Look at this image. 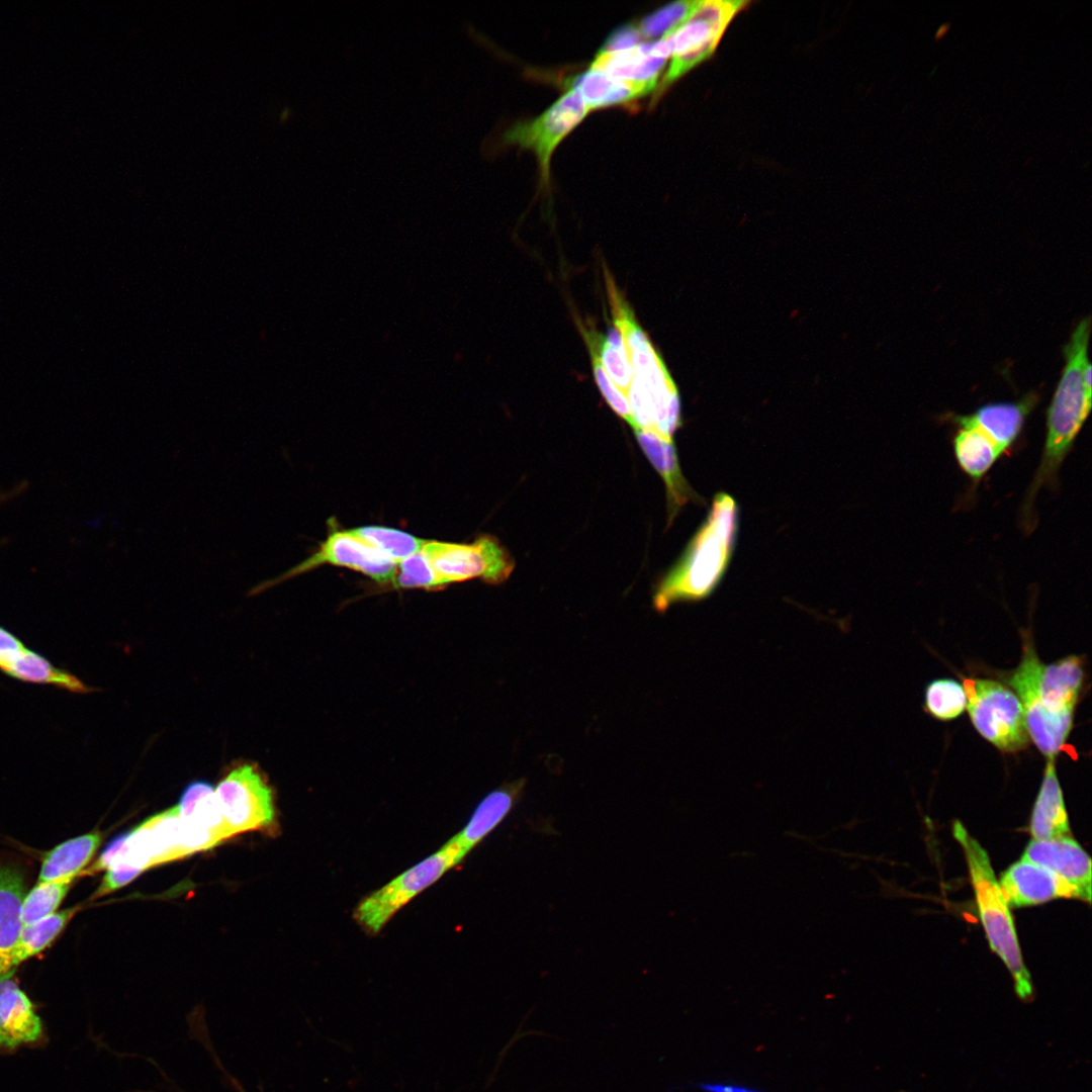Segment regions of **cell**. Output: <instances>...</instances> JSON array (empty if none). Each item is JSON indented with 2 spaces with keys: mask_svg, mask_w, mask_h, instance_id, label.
I'll return each instance as SVG.
<instances>
[{
  "mask_svg": "<svg viewBox=\"0 0 1092 1092\" xmlns=\"http://www.w3.org/2000/svg\"><path fill=\"white\" fill-rule=\"evenodd\" d=\"M1018 665L1004 679L1019 699L1030 740L1046 758L1066 745L1085 682L1084 658L1068 655L1040 661L1029 631H1023Z\"/></svg>",
  "mask_w": 1092,
  "mask_h": 1092,
  "instance_id": "1",
  "label": "cell"
},
{
  "mask_svg": "<svg viewBox=\"0 0 1092 1092\" xmlns=\"http://www.w3.org/2000/svg\"><path fill=\"white\" fill-rule=\"evenodd\" d=\"M1090 318H1083L1064 348L1066 364L1046 414L1042 455L1021 506L1025 532L1034 528V500L1040 488L1057 485L1060 468L1092 405V365L1088 358Z\"/></svg>",
  "mask_w": 1092,
  "mask_h": 1092,
  "instance_id": "2",
  "label": "cell"
},
{
  "mask_svg": "<svg viewBox=\"0 0 1092 1092\" xmlns=\"http://www.w3.org/2000/svg\"><path fill=\"white\" fill-rule=\"evenodd\" d=\"M738 510L728 494H716L711 511L685 553L656 586L653 606L659 613L677 602L711 595L723 577L735 545Z\"/></svg>",
  "mask_w": 1092,
  "mask_h": 1092,
  "instance_id": "3",
  "label": "cell"
},
{
  "mask_svg": "<svg viewBox=\"0 0 1092 1092\" xmlns=\"http://www.w3.org/2000/svg\"><path fill=\"white\" fill-rule=\"evenodd\" d=\"M952 835L965 854L979 916L991 949L997 953L1014 980L1021 999L1032 995L1031 978L1026 969L1009 907L1003 897L990 857L980 842L956 820Z\"/></svg>",
  "mask_w": 1092,
  "mask_h": 1092,
  "instance_id": "4",
  "label": "cell"
},
{
  "mask_svg": "<svg viewBox=\"0 0 1092 1092\" xmlns=\"http://www.w3.org/2000/svg\"><path fill=\"white\" fill-rule=\"evenodd\" d=\"M606 286L614 318L633 370V379L643 388L654 414L659 432L668 433L679 426V399L676 387L662 359L637 323L622 292L604 269Z\"/></svg>",
  "mask_w": 1092,
  "mask_h": 1092,
  "instance_id": "5",
  "label": "cell"
},
{
  "mask_svg": "<svg viewBox=\"0 0 1092 1092\" xmlns=\"http://www.w3.org/2000/svg\"><path fill=\"white\" fill-rule=\"evenodd\" d=\"M963 678L966 710L977 732L1002 752L1014 753L1025 749L1030 738L1016 694L1007 685L995 679Z\"/></svg>",
  "mask_w": 1092,
  "mask_h": 1092,
  "instance_id": "6",
  "label": "cell"
},
{
  "mask_svg": "<svg viewBox=\"0 0 1092 1092\" xmlns=\"http://www.w3.org/2000/svg\"><path fill=\"white\" fill-rule=\"evenodd\" d=\"M466 855L450 839L438 851L363 898L354 910V919L370 934H376L391 917Z\"/></svg>",
  "mask_w": 1092,
  "mask_h": 1092,
  "instance_id": "7",
  "label": "cell"
},
{
  "mask_svg": "<svg viewBox=\"0 0 1092 1092\" xmlns=\"http://www.w3.org/2000/svg\"><path fill=\"white\" fill-rule=\"evenodd\" d=\"M421 552L444 587L473 578L498 584L506 581L515 568V560L509 551L489 535H481L472 543L426 540Z\"/></svg>",
  "mask_w": 1092,
  "mask_h": 1092,
  "instance_id": "8",
  "label": "cell"
},
{
  "mask_svg": "<svg viewBox=\"0 0 1092 1092\" xmlns=\"http://www.w3.org/2000/svg\"><path fill=\"white\" fill-rule=\"evenodd\" d=\"M215 793L233 836L248 831L275 830L274 792L255 763L242 762L230 768Z\"/></svg>",
  "mask_w": 1092,
  "mask_h": 1092,
  "instance_id": "9",
  "label": "cell"
},
{
  "mask_svg": "<svg viewBox=\"0 0 1092 1092\" xmlns=\"http://www.w3.org/2000/svg\"><path fill=\"white\" fill-rule=\"evenodd\" d=\"M745 5L743 1H697L691 16L663 35L670 47V65L660 92L716 49L731 19Z\"/></svg>",
  "mask_w": 1092,
  "mask_h": 1092,
  "instance_id": "10",
  "label": "cell"
},
{
  "mask_svg": "<svg viewBox=\"0 0 1092 1092\" xmlns=\"http://www.w3.org/2000/svg\"><path fill=\"white\" fill-rule=\"evenodd\" d=\"M588 111L579 95L570 89L536 118L509 127L502 141L505 145L532 150L539 163L542 184L548 186L553 152Z\"/></svg>",
  "mask_w": 1092,
  "mask_h": 1092,
  "instance_id": "11",
  "label": "cell"
},
{
  "mask_svg": "<svg viewBox=\"0 0 1092 1092\" xmlns=\"http://www.w3.org/2000/svg\"><path fill=\"white\" fill-rule=\"evenodd\" d=\"M323 564L347 567L382 583H392L397 571L396 562L355 537L349 530L335 531L312 555L279 576L258 583L250 595H257Z\"/></svg>",
  "mask_w": 1092,
  "mask_h": 1092,
  "instance_id": "12",
  "label": "cell"
},
{
  "mask_svg": "<svg viewBox=\"0 0 1092 1092\" xmlns=\"http://www.w3.org/2000/svg\"><path fill=\"white\" fill-rule=\"evenodd\" d=\"M191 853L209 849L232 837L223 819L215 789L195 781L183 791L176 806Z\"/></svg>",
  "mask_w": 1092,
  "mask_h": 1092,
  "instance_id": "13",
  "label": "cell"
},
{
  "mask_svg": "<svg viewBox=\"0 0 1092 1092\" xmlns=\"http://www.w3.org/2000/svg\"><path fill=\"white\" fill-rule=\"evenodd\" d=\"M999 885L1008 907H1025L1061 898L1080 899L1078 891L1049 869L1022 858L1012 863Z\"/></svg>",
  "mask_w": 1092,
  "mask_h": 1092,
  "instance_id": "14",
  "label": "cell"
},
{
  "mask_svg": "<svg viewBox=\"0 0 1092 1092\" xmlns=\"http://www.w3.org/2000/svg\"><path fill=\"white\" fill-rule=\"evenodd\" d=\"M1022 858L1040 864L1075 888L1081 900L1091 901V858L1069 835L1046 840L1032 839Z\"/></svg>",
  "mask_w": 1092,
  "mask_h": 1092,
  "instance_id": "15",
  "label": "cell"
},
{
  "mask_svg": "<svg viewBox=\"0 0 1092 1092\" xmlns=\"http://www.w3.org/2000/svg\"><path fill=\"white\" fill-rule=\"evenodd\" d=\"M25 874L20 866L0 860V981L11 978L18 968L15 952L23 927L22 902L26 894Z\"/></svg>",
  "mask_w": 1092,
  "mask_h": 1092,
  "instance_id": "16",
  "label": "cell"
},
{
  "mask_svg": "<svg viewBox=\"0 0 1092 1092\" xmlns=\"http://www.w3.org/2000/svg\"><path fill=\"white\" fill-rule=\"evenodd\" d=\"M669 56V43L662 36L656 41L638 43L626 50H601L589 69L621 80L647 83L655 87Z\"/></svg>",
  "mask_w": 1092,
  "mask_h": 1092,
  "instance_id": "17",
  "label": "cell"
},
{
  "mask_svg": "<svg viewBox=\"0 0 1092 1092\" xmlns=\"http://www.w3.org/2000/svg\"><path fill=\"white\" fill-rule=\"evenodd\" d=\"M43 1034L40 1017L26 993L11 978L0 981V1050L37 1042Z\"/></svg>",
  "mask_w": 1092,
  "mask_h": 1092,
  "instance_id": "18",
  "label": "cell"
},
{
  "mask_svg": "<svg viewBox=\"0 0 1092 1092\" xmlns=\"http://www.w3.org/2000/svg\"><path fill=\"white\" fill-rule=\"evenodd\" d=\"M641 449L660 474L666 489L668 525L689 502L697 503L699 496L681 473L672 439L636 428L633 430Z\"/></svg>",
  "mask_w": 1092,
  "mask_h": 1092,
  "instance_id": "19",
  "label": "cell"
},
{
  "mask_svg": "<svg viewBox=\"0 0 1092 1092\" xmlns=\"http://www.w3.org/2000/svg\"><path fill=\"white\" fill-rule=\"evenodd\" d=\"M1036 396L1028 395L1016 402L989 403L971 415L957 416L958 426H973L981 430L1005 453L1017 440Z\"/></svg>",
  "mask_w": 1092,
  "mask_h": 1092,
  "instance_id": "20",
  "label": "cell"
},
{
  "mask_svg": "<svg viewBox=\"0 0 1092 1092\" xmlns=\"http://www.w3.org/2000/svg\"><path fill=\"white\" fill-rule=\"evenodd\" d=\"M525 783V779L507 783L481 800L467 824L451 838L465 855L508 816L520 799Z\"/></svg>",
  "mask_w": 1092,
  "mask_h": 1092,
  "instance_id": "21",
  "label": "cell"
},
{
  "mask_svg": "<svg viewBox=\"0 0 1092 1092\" xmlns=\"http://www.w3.org/2000/svg\"><path fill=\"white\" fill-rule=\"evenodd\" d=\"M1055 759L1046 758L1042 781L1030 816L1029 831L1036 840L1066 836L1071 832Z\"/></svg>",
  "mask_w": 1092,
  "mask_h": 1092,
  "instance_id": "22",
  "label": "cell"
},
{
  "mask_svg": "<svg viewBox=\"0 0 1092 1092\" xmlns=\"http://www.w3.org/2000/svg\"><path fill=\"white\" fill-rule=\"evenodd\" d=\"M101 841L99 832H90L58 844L43 856L37 881L73 882L87 869Z\"/></svg>",
  "mask_w": 1092,
  "mask_h": 1092,
  "instance_id": "23",
  "label": "cell"
},
{
  "mask_svg": "<svg viewBox=\"0 0 1092 1092\" xmlns=\"http://www.w3.org/2000/svg\"><path fill=\"white\" fill-rule=\"evenodd\" d=\"M570 89L579 95L588 110H593L629 102L649 93L654 87L589 69L571 81Z\"/></svg>",
  "mask_w": 1092,
  "mask_h": 1092,
  "instance_id": "24",
  "label": "cell"
},
{
  "mask_svg": "<svg viewBox=\"0 0 1092 1092\" xmlns=\"http://www.w3.org/2000/svg\"><path fill=\"white\" fill-rule=\"evenodd\" d=\"M954 456L961 469L978 482L1004 454L981 430L959 426L953 438Z\"/></svg>",
  "mask_w": 1092,
  "mask_h": 1092,
  "instance_id": "25",
  "label": "cell"
},
{
  "mask_svg": "<svg viewBox=\"0 0 1092 1092\" xmlns=\"http://www.w3.org/2000/svg\"><path fill=\"white\" fill-rule=\"evenodd\" d=\"M584 341L592 347L612 382L625 394L633 380V370L620 332L610 328L607 336L581 328Z\"/></svg>",
  "mask_w": 1092,
  "mask_h": 1092,
  "instance_id": "26",
  "label": "cell"
},
{
  "mask_svg": "<svg viewBox=\"0 0 1092 1092\" xmlns=\"http://www.w3.org/2000/svg\"><path fill=\"white\" fill-rule=\"evenodd\" d=\"M8 674L26 681L53 684L73 692H88L74 675L55 667L41 655L24 648L1 667Z\"/></svg>",
  "mask_w": 1092,
  "mask_h": 1092,
  "instance_id": "27",
  "label": "cell"
},
{
  "mask_svg": "<svg viewBox=\"0 0 1092 1092\" xmlns=\"http://www.w3.org/2000/svg\"><path fill=\"white\" fill-rule=\"evenodd\" d=\"M78 910L79 907H70L34 923L23 925L15 952L16 964L19 966L48 948Z\"/></svg>",
  "mask_w": 1092,
  "mask_h": 1092,
  "instance_id": "28",
  "label": "cell"
},
{
  "mask_svg": "<svg viewBox=\"0 0 1092 1092\" xmlns=\"http://www.w3.org/2000/svg\"><path fill=\"white\" fill-rule=\"evenodd\" d=\"M349 531L396 563L420 552L426 541L406 532L382 526H364Z\"/></svg>",
  "mask_w": 1092,
  "mask_h": 1092,
  "instance_id": "29",
  "label": "cell"
},
{
  "mask_svg": "<svg viewBox=\"0 0 1092 1092\" xmlns=\"http://www.w3.org/2000/svg\"><path fill=\"white\" fill-rule=\"evenodd\" d=\"M967 706L964 687L951 678L934 679L925 690V709L934 718L949 721L958 718Z\"/></svg>",
  "mask_w": 1092,
  "mask_h": 1092,
  "instance_id": "30",
  "label": "cell"
},
{
  "mask_svg": "<svg viewBox=\"0 0 1092 1092\" xmlns=\"http://www.w3.org/2000/svg\"><path fill=\"white\" fill-rule=\"evenodd\" d=\"M73 882H39L25 894L22 902L23 925L34 923L57 912Z\"/></svg>",
  "mask_w": 1092,
  "mask_h": 1092,
  "instance_id": "31",
  "label": "cell"
},
{
  "mask_svg": "<svg viewBox=\"0 0 1092 1092\" xmlns=\"http://www.w3.org/2000/svg\"><path fill=\"white\" fill-rule=\"evenodd\" d=\"M396 567V575L391 583L395 588L427 590L444 588L429 560L421 551L398 561Z\"/></svg>",
  "mask_w": 1092,
  "mask_h": 1092,
  "instance_id": "32",
  "label": "cell"
},
{
  "mask_svg": "<svg viewBox=\"0 0 1092 1092\" xmlns=\"http://www.w3.org/2000/svg\"><path fill=\"white\" fill-rule=\"evenodd\" d=\"M697 1H676L645 16L637 28L643 37H661L685 22L695 9Z\"/></svg>",
  "mask_w": 1092,
  "mask_h": 1092,
  "instance_id": "33",
  "label": "cell"
},
{
  "mask_svg": "<svg viewBox=\"0 0 1092 1092\" xmlns=\"http://www.w3.org/2000/svg\"><path fill=\"white\" fill-rule=\"evenodd\" d=\"M587 347L592 358L595 379L602 395L604 396L610 407L619 417L625 420L632 429H634L635 423L632 418L630 406L625 394L612 382L610 377L607 375L596 351L592 347Z\"/></svg>",
  "mask_w": 1092,
  "mask_h": 1092,
  "instance_id": "34",
  "label": "cell"
},
{
  "mask_svg": "<svg viewBox=\"0 0 1092 1092\" xmlns=\"http://www.w3.org/2000/svg\"><path fill=\"white\" fill-rule=\"evenodd\" d=\"M143 871L133 866L116 862L110 866L103 879L92 895V899L101 898L134 880Z\"/></svg>",
  "mask_w": 1092,
  "mask_h": 1092,
  "instance_id": "35",
  "label": "cell"
},
{
  "mask_svg": "<svg viewBox=\"0 0 1092 1092\" xmlns=\"http://www.w3.org/2000/svg\"><path fill=\"white\" fill-rule=\"evenodd\" d=\"M641 37L637 26L624 25L609 36L602 51L626 50L638 44Z\"/></svg>",
  "mask_w": 1092,
  "mask_h": 1092,
  "instance_id": "36",
  "label": "cell"
},
{
  "mask_svg": "<svg viewBox=\"0 0 1092 1092\" xmlns=\"http://www.w3.org/2000/svg\"><path fill=\"white\" fill-rule=\"evenodd\" d=\"M24 648L14 635L0 627V668Z\"/></svg>",
  "mask_w": 1092,
  "mask_h": 1092,
  "instance_id": "37",
  "label": "cell"
},
{
  "mask_svg": "<svg viewBox=\"0 0 1092 1092\" xmlns=\"http://www.w3.org/2000/svg\"><path fill=\"white\" fill-rule=\"evenodd\" d=\"M694 1086L703 1092H762L754 1088L727 1083L701 1082L695 1083Z\"/></svg>",
  "mask_w": 1092,
  "mask_h": 1092,
  "instance_id": "38",
  "label": "cell"
},
{
  "mask_svg": "<svg viewBox=\"0 0 1092 1092\" xmlns=\"http://www.w3.org/2000/svg\"><path fill=\"white\" fill-rule=\"evenodd\" d=\"M949 28H950V24H949V23H942V24H941V25H940V26H939V27L937 28V30H936V32H935V35H934V38H935V40H939V39H941V38H942V37H943V36H944V35H945V34H946V33L948 32Z\"/></svg>",
  "mask_w": 1092,
  "mask_h": 1092,
  "instance_id": "39",
  "label": "cell"
}]
</instances>
